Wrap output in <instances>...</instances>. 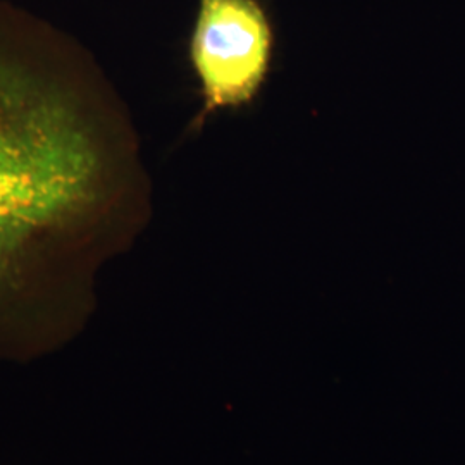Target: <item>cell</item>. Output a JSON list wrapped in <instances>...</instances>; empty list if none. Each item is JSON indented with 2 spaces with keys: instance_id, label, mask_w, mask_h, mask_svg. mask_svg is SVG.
Returning a JSON list of instances; mask_svg holds the SVG:
<instances>
[{
  "instance_id": "6da1fadb",
  "label": "cell",
  "mask_w": 465,
  "mask_h": 465,
  "mask_svg": "<svg viewBox=\"0 0 465 465\" xmlns=\"http://www.w3.org/2000/svg\"><path fill=\"white\" fill-rule=\"evenodd\" d=\"M152 217L134 116L97 55L0 0V364L76 343Z\"/></svg>"
},
{
  "instance_id": "7a4b0ae2",
  "label": "cell",
  "mask_w": 465,
  "mask_h": 465,
  "mask_svg": "<svg viewBox=\"0 0 465 465\" xmlns=\"http://www.w3.org/2000/svg\"><path fill=\"white\" fill-rule=\"evenodd\" d=\"M274 32L259 0H199L190 63L199 78L200 130L217 111L250 105L266 84Z\"/></svg>"
}]
</instances>
